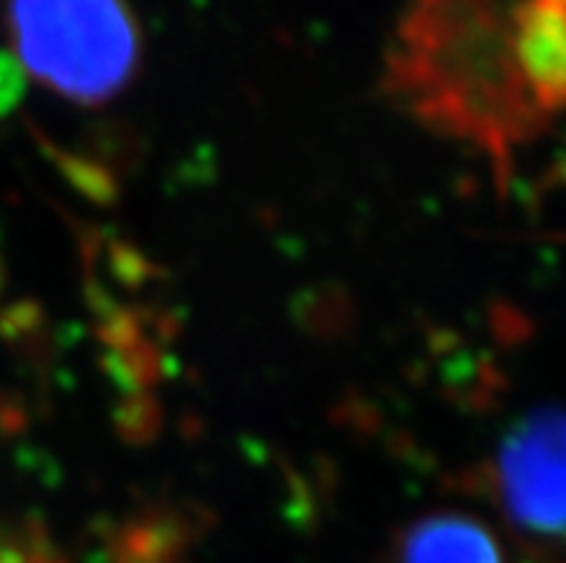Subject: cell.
Segmentation results:
<instances>
[{"label": "cell", "instance_id": "cell-1", "mask_svg": "<svg viewBox=\"0 0 566 563\" xmlns=\"http://www.w3.org/2000/svg\"><path fill=\"white\" fill-rule=\"evenodd\" d=\"M388 81L431 127L506 156L538 127L512 52V7L426 3L395 32Z\"/></svg>", "mask_w": 566, "mask_h": 563}, {"label": "cell", "instance_id": "cell-2", "mask_svg": "<svg viewBox=\"0 0 566 563\" xmlns=\"http://www.w3.org/2000/svg\"><path fill=\"white\" fill-rule=\"evenodd\" d=\"M7 27L23 70L52 93L101 101L136 70L138 23L115 3H23Z\"/></svg>", "mask_w": 566, "mask_h": 563}, {"label": "cell", "instance_id": "cell-3", "mask_svg": "<svg viewBox=\"0 0 566 563\" xmlns=\"http://www.w3.org/2000/svg\"><path fill=\"white\" fill-rule=\"evenodd\" d=\"M495 492L512 529L541 550L566 552V414H532L495 460Z\"/></svg>", "mask_w": 566, "mask_h": 563}, {"label": "cell", "instance_id": "cell-4", "mask_svg": "<svg viewBox=\"0 0 566 563\" xmlns=\"http://www.w3.org/2000/svg\"><path fill=\"white\" fill-rule=\"evenodd\" d=\"M512 52L538 113L566 110V0L512 7Z\"/></svg>", "mask_w": 566, "mask_h": 563}, {"label": "cell", "instance_id": "cell-5", "mask_svg": "<svg viewBox=\"0 0 566 563\" xmlns=\"http://www.w3.org/2000/svg\"><path fill=\"white\" fill-rule=\"evenodd\" d=\"M397 563H503L495 535L469 514H431L411 526Z\"/></svg>", "mask_w": 566, "mask_h": 563}, {"label": "cell", "instance_id": "cell-6", "mask_svg": "<svg viewBox=\"0 0 566 563\" xmlns=\"http://www.w3.org/2000/svg\"><path fill=\"white\" fill-rule=\"evenodd\" d=\"M0 563H66L41 529H0Z\"/></svg>", "mask_w": 566, "mask_h": 563}, {"label": "cell", "instance_id": "cell-7", "mask_svg": "<svg viewBox=\"0 0 566 563\" xmlns=\"http://www.w3.org/2000/svg\"><path fill=\"white\" fill-rule=\"evenodd\" d=\"M0 288H3V268H0Z\"/></svg>", "mask_w": 566, "mask_h": 563}]
</instances>
